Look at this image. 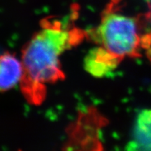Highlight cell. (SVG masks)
I'll list each match as a JSON object with an SVG mask.
<instances>
[{"label":"cell","mask_w":151,"mask_h":151,"mask_svg":"<svg viewBox=\"0 0 151 151\" xmlns=\"http://www.w3.org/2000/svg\"><path fill=\"white\" fill-rule=\"evenodd\" d=\"M76 34L60 25L45 26L35 34L22 52L23 79L37 90L62 78L60 58L73 45Z\"/></svg>","instance_id":"cell-1"},{"label":"cell","mask_w":151,"mask_h":151,"mask_svg":"<svg viewBox=\"0 0 151 151\" xmlns=\"http://www.w3.org/2000/svg\"><path fill=\"white\" fill-rule=\"evenodd\" d=\"M94 37L101 46L121 59L134 55L140 46L136 19L118 13L106 14L95 29Z\"/></svg>","instance_id":"cell-2"},{"label":"cell","mask_w":151,"mask_h":151,"mask_svg":"<svg viewBox=\"0 0 151 151\" xmlns=\"http://www.w3.org/2000/svg\"><path fill=\"white\" fill-rule=\"evenodd\" d=\"M121 60L104 47H94L85 57L84 69L95 78H104L114 71Z\"/></svg>","instance_id":"cell-3"},{"label":"cell","mask_w":151,"mask_h":151,"mask_svg":"<svg viewBox=\"0 0 151 151\" xmlns=\"http://www.w3.org/2000/svg\"><path fill=\"white\" fill-rule=\"evenodd\" d=\"M24 69L22 62L14 55L6 52L1 56L0 65V88L2 92L14 88L23 80Z\"/></svg>","instance_id":"cell-4"},{"label":"cell","mask_w":151,"mask_h":151,"mask_svg":"<svg viewBox=\"0 0 151 151\" xmlns=\"http://www.w3.org/2000/svg\"><path fill=\"white\" fill-rule=\"evenodd\" d=\"M133 140L140 151H151V109L141 111L135 119Z\"/></svg>","instance_id":"cell-5"}]
</instances>
